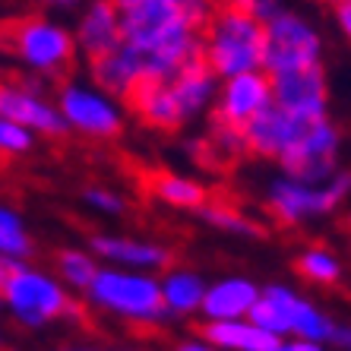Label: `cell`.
<instances>
[{
  "instance_id": "obj_26",
  "label": "cell",
  "mask_w": 351,
  "mask_h": 351,
  "mask_svg": "<svg viewBox=\"0 0 351 351\" xmlns=\"http://www.w3.org/2000/svg\"><path fill=\"white\" fill-rule=\"evenodd\" d=\"M247 317H250V323H254V326L266 329V332H272V335L291 332V323H288V317L282 313V307H278L276 301H269L266 294H263L260 301L254 304V311L247 313Z\"/></svg>"
},
{
  "instance_id": "obj_35",
  "label": "cell",
  "mask_w": 351,
  "mask_h": 351,
  "mask_svg": "<svg viewBox=\"0 0 351 351\" xmlns=\"http://www.w3.org/2000/svg\"><path fill=\"white\" fill-rule=\"evenodd\" d=\"M269 351H294V348H291V345H282V342H278L276 348H269Z\"/></svg>"
},
{
  "instance_id": "obj_22",
  "label": "cell",
  "mask_w": 351,
  "mask_h": 351,
  "mask_svg": "<svg viewBox=\"0 0 351 351\" xmlns=\"http://www.w3.org/2000/svg\"><path fill=\"white\" fill-rule=\"evenodd\" d=\"M54 266H58L60 278H66L70 285L76 288H86L89 291L92 282L98 278V266L92 256L80 254V250H58V256H54Z\"/></svg>"
},
{
  "instance_id": "obj_15",
  "label": "cell",
  "mask_w": 351,
  "mask_h": 351,
  "mask_svg": "<svg viewBox=\"0 0 351 351\" xmlns=\"http://www.w3.org/2000/svg\"><path fill=\"white\" fill-rule=\"evenodd\" d=\"M76 41L89 58H98L105 51L117 48L123 41V25H121V7L114 0H92L89 13L80 23V35Z\"/></svg>"
},
{
  "instance_id": "obj_16",
  "label": "cell",
  "mask_w": 351,
  "mask_h": 351,
  "mask_svg": "<svg viewBox=\"0 0 351 351\" xmlns=\"http://www.w3.org/2000/svg\"><path fill=\"white\" fill-rule=\"evenodd\" d=\"M199 335L215 348L231 351H269L278 345V335L254 326L250 319L247 323H241V319H213V323L199 326Z\"/></svg>"
},
{
  "instance_id": "obj_25",
  "label": "cell",
  "mask_w": 351,
  "mask_h": 351,
  "mask_svg": "<svg viewBox=\"0 0 351 351\" xmlns=\"http://www.w3.org/2000/svg\"><path fill=\"white\" fill-rule=\"evenodd\" d=\"M0 250L10 260H23L29 254V237L23 231V221L13 209H3L0 213Z\"/></svg>"
},
{
  "instance_id": "obj_2",
  "label": "cell",
  "mask_w": 351,
  "mask_h": 351,
  "mask_svg": "<svg viewBox=\"0 0 351 351\" xmlns=\"http://www.w3.org/2000/svg\"><path fill=\"white\" fill-rule=\"evenodd\" d=\"M3 48L38 73H48L64 86V76L73 73L76 38L66 29L41 16H16L3 25Z\"/></svg>"
},
{
  "instance_id": "obj_33",
  "label": "cell",
  "mask_w": 351,
  "mask_h": 351,
  "mask_svg": "<svg viewBox=\"0 0 351 351\" xmlns=\"http://www.w3.org/2000/svg\"><path fill=\"white\" fill-rule=\"evenodd\" d=\"M174 351H213L209 345H203V342H187V345H178Z\"/></svg>"
},
{
  "instance_id": "obj_12",
  "label": "cell",
  "mask_w": 351,
  "mask_h": 351,
  "mask_svg": "<svg viewBox=\"0 0 351 351\" xmlns=\"http://www.w3.org/2000/svg\"><path fill=\"white\" fill-rule=\"evenodd\" d=\"M272 101H276V98H272V80L256 73V70H250V73H241V76H231L228 80L213 117H221V121L234 123V127H247V123L254 121L263 108H269Z\"/></svg>"
},
{
  "instance_id": "obj_8",
  "label": "cell",
  "mask_w": 351,
  "mask_h": 351,
  "mask_svg": "<svg viewBox=\"0 0 351 351\" xmlns=\"http://www.w3.org/2000/svg\"><path fill=\"white\" fill-rule=\"evenodd\" d=\"M174 76H139L123 95L127 108L152 130H178L187 121L178 95H174Z\"/></svg>"
},
{
  "instance_id": "obj_7",
  "label": "cell",
  "mask_w": 351,
  "mask_h": 351,
  "mask_svg": "<svg viewBox=\"0 0 351 351\" xmlns=\"http://www.w3.org/2000/svg\"><path fill=\"white\" fill-rule=\"evenodd\" d=\"M348 190H351V174H339L332 184L319 190H313L311 184H301V180H278L272 187V213H276V219L282 225H294L298 219L335 209Z\"/></svg>"
},
{
  "instance_id": "obj_21",
  "label": "cell",
  "mask_w": 351,
  "mask_h": 351,
  "mask_svg": "<svg viewBox=\"0 0 351 351\" xmlns=\"http://www.w3.org/2000/svg\"><path fill=\"white\" fill-rule=\"evenodd\" d=\"M165 304H168V311H178V313H190L196 307H203V282L196 276H187V272H171V276L165 278Z\"/></svg>"
},
{
  "instance_id": "obj_30",
  "label": "cell",
  "mask_w": 351,
  "mask_h": 351,
  "mask_svg": "<svg viewBox=\"0 0 351 351\" xmlns=\"http://www.w3.org/2000/svg\"><path fill=\"white\" fill-rule=\"evenodd\" d=\"M335 19L342 25V32L351 38V0H339L335 3Z\"/></svg>"
},
{
  "instance_id": "obj_14",
  "label": "cell",
  "mask_w": 351,
  "mask_h": 351,
  "mask_svg": "<svg viewBox=\"0 0 351 351\" xmlns=\"http://www.w3.org/2000/svg\"><path fill=\"white\" fill-rule=\"evenodd\" d=\"M89 66H92V76L95 82L101 86L105 92L111 95H127L130 86L143 76V54H139L133 45L121 41L117 48L98 54V58H89Z\"/></svg>"
},
{
  "instance_id": "obj_23",
  "label": "cell",
  "mask_w": 351,
  "mask_h": 351,
  "mask_svg": "<svg viewBox=\"0 0 351 351\" xmlns=\"http://www.w3.org/2000/svg\"><path fill=\"white\" fill-rule=\"evenodd\" d=\"M199 213H203L206 221H213V225H219V228H225V231H237V234H263L260 225H254L250 219H244V215L234 209V203L209 199Z\"/></svg>"
},
{
  "instance_id": "obj_24",
  "label": "cell",
  "mask_w": 351,
  "mask_h": 351,
  "mask_svg": "<svg viewBox=\"0 0 351 351\" xmlns=\"http://www.w3.org/2000/svg\"><path fill=\"white\" fill-rule=\"evenodd\" d=\"M294 266H298V272H301L304 278H311V282H323V285H332V282H339V276H342V269H339L335 256L326 254L323 247L307 250V254L294 263Z\"/></svg>"
},
{
  "instance_id": "obj_28",
  "label": "cell",
  "mask_w": 351,
  "mask_h": 351,
  "mask_svg": "<svg viewBox=\"0 0 351 351\" xmlns=\"http://www.w3.org/2000/svg\"><path fill=\"white\" fill-rule=\"evenodd\" d=\"M225 3H231V7L247 13V16L260 19V23H269V19H276L278 13H282V10L276 7V0H225Z\"/></svg>"
},
{
  "instance_id": "obj_1",
  "label": "cell",
  "mask_w": 351,
  "mask_h": 351,
  "mask_svg": "<svg viewBox=\"0 0 351 351\" xmlns=\"http://www.w3.org/2000/svg\"><path fill=\"white\" fill-rule=\"evenodd\" d=\"M266 23L247 16L231 3H215L213 23L206 25V58L219 76H241L263 66Z\"/></svg>"
},
{
  "instance_id": "obj_37",
  "label": "cell",
  "mask_w": 351,
  "mask_h": 351,
  "mask_svg": "<svg viewBox=\"0 0 351 351\" xmlns=\"http://www.w3.org/2000/svg\"><path fill=\"white\" fill-rule=\"evenodd\" d=\"M209 3H225V0H209Z\"/></svg>"
},
{
  "instance_id": "obj_31",
  "label": "cell",
  "mask_w": 351,
  "mask_h": 351,
  "mask_svg": "<svg viewBox=\"0 0 351 351\" xmlns=\"http://www.w3.org/2000/svg\"><path fill=\"white\" fill-rule=\"evenodd\" d=\"M114 3L123 13V10H136V7H146V3H162V0H114Z\"/></svg>"
},
{
  "instance_id": "obj_38",
  "label": "cell",
  "mask_w": 351,
  "mask_h": 351,
  "mask_svg": "<svg viewBox=\"0 0 351 351\" xmlns=\"http://www.w3.org/2000/svg\"><path fill=\"white\" fill-rule=\"evenodd\" d=\"M329 3H339V0H329Z\"/></svg>"
},
{
  "instance_id": "obj_29",
  "label": "cell",
  "mask_w": 351,
  "mask_h": 351,
  "mask_svg": "<svg viewBox=\"0 0 351 351\" xmlns=\"http://www.w3.org/2000/svg\"><path fill=\"white\" fill-rule=\"evenodd\" d=\"M86 203L105 209V213H123V199L114 193H105V190H86Z\"/></svg>"
},
{
  "instance_id": "obj_34",
  "label": "cell",
  "mask_w": 351,
  "mask_h": 351,
  "mask_svg": "<svg viewBox=\"0 0 351 351\" xmlns=\"http://www.w3.org/2000/svg\"><path fill=\"white\" fill-rule=\"evenodd\" d=\"M45 3H54V7H73L76 0H45Z\"/></svg>"
},
{
  "instance_id": "obj_4",
  "label": "cell",
  "mask_w": 351,
  "mask_h": 351,
  "mask_svg": "<svg viewBox=\"0 0 351 351\" xmlns=\"http://www.w3.org/2000/svg\"><path fill=\"white\" fill-rule=\"evenodd\" d=\"M92 304L114 311L121 317L143 319V323H156L168 317V304L158 282L146 276H130V272H98V278L89 288Z\"/></svg>"
},
{
  "instance_id": "obj_32",
  "label": "cell",
  "mask_w": 351,
  "mask_h": 351,
  "mask_svg": "<svg viewBox=\"0 0 351 351\" xmlns=\"http://www.w3.org/2000/svg\"><path fill=\"white\" fill-rule=\"evenodd\" d=\"M291 348H294V351H323L317 342H311V339H301V342H294Z\"/></svg>"
},
{
  "instance_id": "obj_3",
  "label": "cell",
  "mask_w": 351,
  "mask_h": 351,
  "mask_svg": "<svg viewBox=\"0 0 351 351\" xmlns=\"http://www.w3.org/2000/svg\"><path fill=\"white\" fill-rule=\"evenodd\" d=\"M0 291L10 311L29 326H41L54 317L82 319V311L76 307V301L66 298L64 288L41 272L25 269L23 260H10V256L0 260Z\"/></svg>"
},
{
  "instance_id": "obj_36",
  "label": "cell",
  "mask_w": 351,
  "mask_h": 351,
  "mask_svg": "<svg viewBox=\"0 0 351 351\" xmlns=\"http://www.w3.org/2000/svg\"><path fill=\"white\" fill-rule=\"evenodd\" d=\"M345 225H348V228H351V215H348V219H345Z\"/></svg>"
},
{
  "instance_id": "obj_19",
  "label": "cell",
  "mask_w": 351,
  "mask_h": 351,
  "mask_svg": "<svg viewBox=\"0 0 351 351\" xmlns=\"http://www.w3.org/2000/svg\"><path fill=\"white\" fill-rule=\"evenodd\" d=\"M263 294L256 291L254 282L247 278H225L219 285H213L203 298V311L213 319H237L254 311V304Z\"/></svg>"
},
{
  "instance_id": "obj_10",
  "label": "cell",
  "mask_w": 351,
  "mask_h": 351,
  "mask_svg": "<svg viewBox=\"0 0 351 351\" xmlns=\"http://www.w3.org/2000/svg\"><path fill=\"white\" fill-rule=\"evenodd\" d=\"M313 121H301L298 114L285 111L282 105L272 101L269 108H263L260 114L244 127L247 136V156L260 158H282L288 149L294 146V139L301 136Z\"/></svg>"
},
{
  "instance_id": "obj_18",
  "label": "cell",
  "mask_w": 351,
  "mask_h": 351,
  "mask_svg": "<svg viewBox=\"0 0 351 351\" xmlns=\"http://www.w3.org/2000/svg\"><path fill=\"white\" fill-rule=\"evenodd\" d=\"M266 298L282 307V313H285L288 323H291V332H298L301 339H311V342H317V339H332V329H335L332 323H329L313 304H307L294 291H288V288H282V285H272V288H266Z\"/></svg>"
},
{
  "instance_id": "obj_27",
  "label": "cell",
  "mask_w": 351,
  "mask_h": 351,
  "mask_svg": "<svg viewBox=\"0 0 351 351\" xmlns=\"http://www.w3.org/2000/svg\"><path fill=\"white\" fill-rule=\"evenodd\" d=\"M29 146H32L29 127L3 117V123H0V149H3V156H16V152H25Z\"/></svg>"
},
{
  "instance_id": "obj_9",
  "label": "cell",
  "mask_w": 351,
  "mask_h": 351,
  "mask_svg": "<svg viewBox=\"0 0 351 351\" xmlns=\"http://www.w3.org/2000/svg\"><path fill=\"white\" fill-rule=\"evenodd\" d=\"M272 98L276 105L298 114L301 121H323L326 117V76L323 66H301L272 76Z\"/></svg>"
},
{
  "instance_id": "obj_13",
  "label": "cell",
  "mask_w": 351,
  "mask_h": 351,
  "mask_svg": "<svg viewBox=\"0 0 351 351\" xmlns=\"http://www.w3.org/2000/svg\"><path fill=\"white\" fill-rule=\"evenodd\" d=\"M0 114L7 121H16L23 127H32V130H41L45 136H66V117L58 114L51 105L41 101V95L29 89H19L13 82L3 86L0 92Z\"/></svg>"
},
{
  "instance_id": "obj_5",
  "label": "cell",
  "mask_w": 351,
  "mask_h": 351,
  "mask_svg": "<svg viewBox=\"0 0 351 351\" xmlns=\"http://www.w3.org/2000/svg\"><path fill=\"white\" fill-rule=\"evenodd\" d=\"M319 64V38L304 19L291 13H278L266 23V51H263V70L266 73H288L301 66Z\"/></svg>"
},
{
  "instance_id": "obj_17",
  "label": "cell",
  "mask_w": 351,
  "mask_h": 351,
  "mask_svg": "<svg viewBox=\"0 0 351 351\" xmlns=\"http://www.w3.org/2000/svg\"><path fill=\"white\" fill-rule=\"evenodd\" d=\"M139 187L146 196H156L168 206H178V209H203L209 203V190L196 180H187L180 174H168V171H143L139 174Z\"/></svg>"
},
{
  "instance_id": "obj_6",
  "label": "cell",
  "mask_w": 351,
  "mask_h": 351,
  "mask_svg": "<svg viewBox=\"0 0 351 351\" xmlns=\"http://www.w3.org/2000/svg\"><path fill=\"white\" fill-rule=\"evenodd\" d=\"M335 156H339V130L323 117V121H313L301 136L294 139V146L278 162H282V168L291 180L317 184V180L332 174Z\"/></svg>"
},
{
  "instance_id": "obj_11",
  "label": "cell",
  "mask_w": 351,
  "mask_h": 351,
  "mask_svg": "<svg viewBox=\"0 0 351 351\" xmlns=\"http://www.w3.org/2000/svg\"><path fill=\"white\" fill-rule=\"evenodd\" d=\"M60 114L66 117L70 127L98 139H114L123 130V121L111 108V101H105L95 92L80 89V86H64L60 89Z\"/></svg>"
},
{
  "instance_id": "obj_20",
  "label": "cell",
  "mask_w": 351,
  "mask_h": 351,
  "mask_svg": "<svg viewBox=\"0 0 351 351\" xmlns=\"http://www.w3.org/2000/svg\"><path fill=\"white\" fill-rule=\"evenodd\" d=\"M92 247H95V254L130 263V266H168L174 260L162 247L139 244V241H127V237H92Z\"/></svg>"
}]
</instances>
